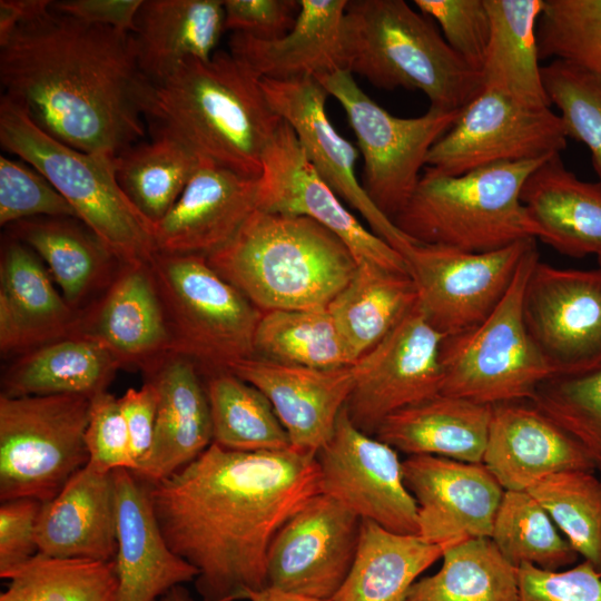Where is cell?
I'll list each match as a JSON object with an SVG mask.
<instances>
[{
	"mask_svg": "<svg viewBox=\"0 0 601 601\" xmlns=\"http://www.w3.org/2000/svg\"><path fill=\"white\" fill-rule=\"evenodd\" d=\"M40 257L7 234L0 260V352L17 357L72 337L79 313L59 293Z\"/></svg>",
	"mask_w": 601,
	"mask_h": 601,
	"instance_id": "cell-24",
	"label": "cell"
},
{
	"mask_svg": "<svg viewBox=\"0 0 601 601\" xmlns=\"http://www.w3.org/2000/svg\"><path fill=\"white\" fill-rule=\"evenodd\" d=\"M404 482L417 506V534L443 550L491 538L504 489L483 463L410 455Z\"/></svg>",
	"mask_w": 601,
	"mask_h": 601,
	"instance_id": "cell-20",
	"label": "cell"
},
{
	"mask_svg": "<svg viewBox=\"0 0 601 601\" xmlns=\"http://www.w3.org/2000/svg\"><path fill=\"white\" fill-rule=\"evenodd\" d=\"M117 497V601H160L198 571L167 544L155 518L149 484L132 471H114Z\"/></svg>",
	"mask_w": 601,
	"mask_h": 601,
	"instance_id": "cell-25",
	"label": "cell"
},
{
	"mask_svg": "<svg viewBox=\"0 0 601 601\" xmlns=\"http://www.w3.org/2000/svg\"><path fill=\"white\" fill-rule=\"evenodd\" d=\"M205 375L213 443L245 452L292 446L270 402L257 387L228 370Z\"/></svg>",
	"mask_w": 601,
	"mask_h": 601,
	"instance_id": "cell-40",
	"label": "cell"
},
{
	"mask_svg": "<svg viewBox=\"0 0 601 601\" xmlns=\"http://www.w3.org/2000/svg\"><path fill=\"white\" fill-rule=\"evenodd\" d=\"M142 0H58L51 8L81 21L132 32Z\"/></svg>",
	"mask_w": 601,
	"mask_h": 601,
	"instance_id": "cell-55",
	"label": "cell"
},
{
	"mask_svg": "<svg viewBox=\"0 0 601 601\" xmlns=\"http://www.w3.org/2000/svg\"><path fill=\"white\" fill-rule=\"evenodd\" d=\"M316 80L339 102L355 134L364 160V191L393 220L413 196L431 148L462 110L430 107L420 117H396L370 98L347 70Z\"/></svg>",
	"mask_w": 601,
	"mask_h": 601,
	"instance_id": "cell-11",
	"label": "cell"
},
{
	"mask_svg": "<svg viewBox=\"0 0 601 601\" xmlns=\"http://www.w3.org/2000/svg\"><path fill=\"white\" fill-rule=\"evenodd\" d=\"M493 406L439 393L388 415L374 436L410 455L482 463Z\"/></svg>",
	"mask_w": 601,
	"mask_h": 601,
	"instance_id": "cell-32",
	"label": "cell"
},
{
	"mask_svg": "<svg viewBox=\"0 0 601 601\" xmlns=\"http://www.w3.org/2000/svg\"><path fill=\"white\" fill-rule=\"evenodd\" d=\"M599 267H601V256L598 257Z\"/></svg>",
	"mask_w": 601,
	"mask_h": 601,
	"instance_id": "cell-59",
	"label": "cell"
},
{
	"mask_svg": "<svg viewBox=\"0 0 601 601\" xmlns=\"http://www.w3.org/2000/svg\"><path fill=\"white\" fill-rule=\"evenodd\" d=\"M534 238L487 253L413 243L405 259L418 305L430 325L445 337L471 329L502 300Z\"/></svg>",
	"mask_w": 601,
	"mask_h": 601,
	"instance_id": "cell-12",
	"label": "cell"
},
{
	"mask_svg": "<svg viewBox=\"0 0 601 601\" xmlns=\"http://www.w3.org/2000/svg\"><path fill=\"white\" fill-rule=\"evenodd\" d=\"M85 440L89 464L96 469L104 472L137 470L119 397L108 391L91 398Z\"/></svg>",
	"mask_w": 601,
	"mask_h": 601,
	"instance_id": "cell-50",
	"label": "cell"
},
{
	"mask_svg": "<svg viewBox=\"0 0 601 601\" xmlns=\"http://www.w3.org/2000/svg\"><path fill=\"white\" fill-rule=\"evenodd\" d=\"M485 4L491 36L481 70L484 88L528 107H550L536 35L544 0H485Z\"/></svg>",
	"mask_w": 601,
	"mask_h": 601,
	"instance_id": "cell-34",
	"label": "cell"
},
{
	"mask_svg": "<svg viewBox=\"0 0 601 601\" xmlns=\"http://www.w3.org/2000/svg\"><path fill=\"white\" fill-rule=\"evenodd\" d=\"M321 493L362 520L401 534H417V506L397 451L358 427L344 406L331 439L316 452Z\"/></svg>",
	"mask_w": 601,
	"mask_h": 601,
	"instance_id": "cell-15",
	"label": "cell"
},
{
	"mask_svg": "<svg viewBox=\"0 0 601 601\" xmlns=\"http://www.w3.org/2000/svg\"><path fill=\"white\" fill-rule=\"evenodd\" d=\"M39 552L56 558L112 561L117 554V497L114 471L89 463L50 501L37 523Z\"/></svg>",
	"mask_w": 601,
	"mask_h": 601,
	"instance_id": "cell-29",
	"label": "cell"
},
{
	"mask_svg": "<svg viewBox=\"0 0 601 601\" xmlns=\"http://www.w3.org/2000/svg\"><path fill=\"white\" fill-rule=\"evenodd\" d=\"M175 354L201 374L254 356L263 312L209 265L204 255L156 252L148 263Z\"/></svg>",
	"mask_w": 601,
	"mask_h": 601,
	"instance_id": "cell-8",
	"label": "cell"
},
{
	"mask_svg": "<svg viewBox=\"0 0 601 601\" xmlns=\"http://www.w3.org/2000/svg\"><path fill=\"white\" fill-rule=\"evenodd\" d=\"M225 31L221 0H142L131 37L140 70L154 82L184 60H209Z\"/></svg>",
	"mask_w": 601,
	"mask_h": 601,
	"instance_id": "cell-33",
	"label": "cell"
},
{
	"mask_svg": "<svg viewBox=\"0 0 601 601\" xmlns=\"http://www.w3.org/2000/svg\"><path fill=\"white\" fill-rule=\"evenodd\" d=\"M149 491L167 544L198 571L201 601H240L267 588L269 546L321 493V476L309 451L245 452L211 443Z\"/></svg>",
	"mask_w": 601,
	"mask_h": 601,
	"instance_id": "cell-1",
	"label": "cell"
},
{
	"mask_svg": "<svg viewBox=\"0 0 601 601\" xmlns=\"http://www.w3.org/2000/svg\"><path fill=\"white\" fill-rule=\"evenodd\" d=\"M72 337L101 344L121 368L144 375L173 354L148 264L122 265L109 287L79 312Z\"/></svg>",
	"mask_w": 601,
	"mask_h": 601,
	"instance_id": "cell-21",
	"label": "cell"
},
{
	"mask_svg": "<svg viewBox=\"0 0 601 601\" xmlns=\"http://www.w3.org/2000/svg\"><path fill=\"white\" fill-rule=\"evenodd\" d=\"M348 0H299L293 28L275 40L233 32L229 52L259 78L318 79L345 69L343 26Z\"/></svg>",
	"mask_w": 601,
	"mask_h": 601,
	"instance_id": "cell-28",
	"label": "cell"
},
{
	"mask_svg": "<svg viewBox=\"0 0 601 601\" xmlns=\"http://www.w3.org/2000/svg\"><path fill=\"white\" fill-rule=\"evenodd\" d=\"M248 601H321L315 599H308L290 593L279 591L274 588H265L258 592L253 593Z\"/></svg>",
	"mask_w": 601,
	"mask_h": 601,
	"instance_id": "cell-57",
	"label": "cell"
},
{
	"mask_svg": "<svg viewBox=\"0 0 601 601\" xmlns=\"http://www.w3.org/2000/svg\"><path fill=\"white\" fill-rule=\"evenodd\" d=\"M206 257L263 313L325 308L358 265L345 243L314 219L258 208Z\"/></svg>",
	"mask_w": 601,
	"mask_h": 601,
	"instance_id": "cell-4",
	"label": "cell"
},
{
	"mask_svg": "<svg viewBox=\"0 0 601 601\" xmlns=\"http://www.w3.org/2000/svg\"><path fill=\"white\" fill-rule=\"evenodd\" d=\"M225 28L260 40H275L294 26L299 0H224Z\"/></svg>",
	"mask_w": 601,
	"mask_h": 601,
	"instance_id": "cell-53",
	"label": "cell"
},
{
	"mask_svg": "<svg viewBox=\"0 0 601 601\" xmlns=\"http://www.w3.org/2000/svg\"><path fill=\"white\" fill-rule=\"evenodd\" d=\"M523 316L553 377L601 366V267L559 268L539 259L524 289Z\"/></svg>",
	"mask_w": 601,
	"mask_h": 601,
	"instance_id": "cell-14",
	"label": "cell"
},
{
	"mask_svg": "<svg viewBox=\"0 0 601 601\" xmlns=\"http://www.w3.org/2000/svg\"><path fill=\"white\" fill-rule=\"evenodd\" d=\"M551 104L560 110L568 138L584 144L601 183V79L560 59L542 67Z\"/></svg>",
	"mask_w": 601,
	"mask_h": 601,
	"instance_id": "cell-47",
	"label": "cell"
},
{
	"mask_svg": "<svg viewBox=\"0 0 601 601\" xmlns=\"http://www.w3.org/2000/svg\"><path fill=\"white\" fill-rule=\"evenodd\" d=\"M535 245L524 255L499 305L479 325L443 339L441 393L485 405L531 402L552 370L533 343L523 316V295Z\"/></svg>",
	"mask_w": 601,
	"mask_h": 601,
	"instance_id": "cell-9",
	"label": "cell"
},
{
	"mask_svg": "<svg viewBox=\"0 0 601 601\" xmlns=\"http://www.w3.org/2000/svg\"><path fill=\"white\" fill-rule=\"evenodd\" d=\"M120 368L101 344L68 337L14 357L2 371L0 395L70 394L92 398L107 391Z\"/></svg>",
	"mask_w": 601,
	"mask_h": 601,
	"instance_id": "cell-35",
	"label": "cell"
},
{
	"mask_svg": "<svg viewBox=\"0 0 601 601\" xmlns=\"http://www.w3.org/2000/svg\"><path fill=\"white\" fill-rule=\"evenodd\" d=\"M6 230L46 263L65 300L78 313L109 287L124 265L77 217L27 218Z\"/></svg>",
	"mask_w": 601,
	"mask_h": 601,
	"instance_id": "cell-31",
	"label": "cell"
},
{
	"mask_svg": "<svg viewBox=\"0 0 601 601\" xmlns=\"http://www.w3.org/2000/svg\"><path fill=\"white\" fill-rule=\"evenodd\" d=\"M548 158L491 165L460 176L425 166L413 196L393 221L413 243L467 253L534 238L521 190Z\"/></svg>",
	"mask_w": 601,
	"mask_h": 601,
	"instance_id": "cell-6",
	"label": "cell"
},
{
	"mask_svg": "<svg viewBox=\"0 0 601 601\" xmlns=\"http://www.w3.org/2000/svg\"><path fill=\"white\" fill-rule=\"evenodd\" d=\"M519 601H601V574L587 561L550 571L518 566Z\"/></svg>",
	"mask_w": 601,
	"mask_h": 601,
	"instance_id": "cell-51",
	"label": "cell"
},
{
	"mask_svg": "<svg viewBox=\"0 0 601 601\" xmlns=\"http://www.w3.org/2000/svg\"><path fill=\"white\" fill-rule=\"evenodd\" d=\"M442 565L417 579L405 601H519L518 568L491 538H475L443 550Z\"/></svg>",
	"mask_w": 601,
	"mask_h": 601,
	"instance_id": "cell-38",
	"label": "cell"
},
{
	"mask_svg": "<svg viewBox=\"0 0 601 601\" xmlns=\"http://www.w3.org/2000/svg\"><path fill=\"white\" fill-rule=\"evenodd\" d=\"M418 299L411 274L358 264L326 307L354 361L381 343Z\"/></svg>",
	"mask_w": 601,
	"mask_h": 601,
	"instance_id": "cell-37",
	"label": "cell"
},
{
	"mask_svg": "<svg viewBox=\"0 0 601 601\" xmlns=\"http://www.w3.org/2000/svg\"><path fill=\"white\" fill-rule=\"evenodd\" d=\"M559 114L521 105L484 88L433 145L426 166L451 175L504 162L546 158L566 147Z\"/></svg>",
	"mask_w": 601,
	"mask_h": 601,
	"instance_id": "cell-13",
	"label": "cell"
},
{
	"mask_svg": "<svg viewBox=\"0 0 601 601\" xmlns=\"http://www.w3.org/2000/svg\"><path fill=\"white\" fill-rule=\"evenodd\" d=\"M482 463L511 491H528L558 472L594 471L579 444L531 402L493 406Z\"/></svg>",
	"mask_w": 601,
	"mask_h": 601,
	"instance_id": "cell-26",
	"label": "cell"
},
{
	"mask_svg": "<svg viewBox=\"0 0 601 601\" xmlns=\"http://www.w3.org/2000/svg\"><path fill=\"white\" fill-rule=\"evenodd\" d=\"M254 356L323 370L356 362L326 307L264 312L254 336Z\"/></svg>",
	"mask_w": 601,
	"mask_h": 601,
	"instance_id": "cell-41",
	"label": "cell"
},
{
	"mask_svg": "<svg viewBox=\"0 0 601 601\" xmlns=\"http://www.w3.org/2000/svg\"><path fill=\"white\" fill-rule=\"evenodd\" d=\"M440 332L418 302L400 324L361 357L362 370L345 407L353 424L374 435L391 414L420 403L442 388Z\"/></svg>",
	"mask_w": 601,
	"mask_h": 601,
	"instance_id": "cell-18",
	"label": "cell"
},
{
	"mask_svg": "<svg viewBox=\"0 0 601 601\" xmlns=\"http://www.w3.org/2000/svg\"><path fill=\"white\" fill-rule=\"evenodd\" d=\"M343 39L347 71L377 88L420 90L431 108L462 110L484 89L482 73L404 0H348Z\"/></svg>",
	"mask_w": 601,
	"mask_h": 601,
	"instance_id": "cell-5",
	"label": "cell"
},
{
	"mask_svg": "<svg viewBox=\"0 0 601 601\" xmlns=\"http://www.w3.org/2000/svg\"><path fill=\"white\" fill-rule=\"evenodd\" d=\"M413 2L421 13L439 23L449 46L470 67L481 72L491 36V19L485 0Z\"/></svg>",
	"mask_w": 601,
	"mask_h": 601,
	"instance_id": "cell-49",
	"label": "cell"
},
{
	"mask_svg": "<svg viewBox=\"0 0 601 601\" xmlns=\"http://www.w3.org/2000/svg\"><path fill=\"white\" fill-rule=\"evenodd\" d=\"M521 201L534 238L570 257L601 256V183L579 179L560 154L528 177Z\"/></svg>",
	"mask_w": 601,
	"mask_h": 601,
	"instance_id": "cell-30",
	"label": "cell"
},
{
	"mask_svg": "<svg viewBox=\"0 0 601 601\" xmlns=\"http://www.w3.org/2000/svg\"><path fill=\"white\" fill-rule=\"evenodd\" d=\"M361 370V359L348 366L323 370L255 356L228 368L268 398L293 447L315 454L331 439Z\"/></svg>",
	"mask_w": 601,
	"mask_h": 601,
	"instance_id": "cell-22",
	"label": "cell"
},
{
	"mask_svg": "<svg viewBox=\"0 0 601 601\" xmlns=\"http://www.w3.org/2000/svg\"><path fill=\"white\" fill-rule=\"evenodd\" d=\"M160 601H194L189 591L183 585H176L169 590Z\"/></svg>",
	"mask_w": 601,
	"mask_h": 601,
	"instance_id": "cell-58",
	"label": "cell"
},
{
	"mask_svg": "<svg viewBox=\"0 0 601 601\" xmlns=\"http://www.w3.org/2000/svg\"><path fill=\"white\" fill-rule=\"evenodd\" d=\"M42 502L16 499L0 505V578L8 579L38 552L37 523Z\"/></svg>",
	"mask_w": 601,
	"mask_h": 601,
	"instance_id": "cell-52",
	"label": "cell"
},
{
	"mask_svg": "<svg viewBox=\"0 0 601 601\" xmlns=\"http://www.w3.org/2000/svg\"><path fill=\"white\" fill-rule=\"evenodd\" d=\"M144 376L156 391L157 414L150 452L134 473L156 484L213 443V422L205 382L191 359L173 353Z\"/></svg>",
	"mask_w": 601,
	"mask_h": 601,
	"instance_id": "cell-27",
	"label": "cell"
},
{
	"mask_svg": "<svg viewBox=\"0 0 601 601\" xmlns=\"http://www.w3.org/2000/svg\"><path fill=\"white\" fill-rule=\"evenodd\" d=\"M262 162L258 209L314 219L345 243L357 264L411 274L405 257L364 227L321 178L296 134L283 119Z\"/></svg>",
	"mask_w": 601,
	"mask_h": 601,
	"instance_id": "cell-16",
	"label": "cell"
},
{
	"mask_svg": "<svg viewBox=\"0 0 601 601\" xmlns=\"http://www.w3.org/2000/svg\"><path fill=\"white\" fill-rule=\"evenodd\" d=\"M491 540L516 568L526 563L556 571L569 568L580 558L529 491H504Z\"/></svg>",
	"mask_w": 601,
	"mask_h": 601,
	"instance_id": "cell-43",
	"label": "cell"
},
{
	"mask_svg": "<svg viewBox=\"0 0 601 601\" xmlns=\"http://www.w3.org/2000/svg\"><path fill=\"white\" fill-rule=\"evenodd\" d=\"M540 58L570 62L601 79V0H544Z\"/></svg>",
	"mask_w": 601,
	"mask_h": 601,
	"instance_id": "cell-46",
	"label": "cell"
},
{
	"mask_svg": "<svg viewBox=\"0 0 601 601\" xmlns=\"http://www.w3.org/2000/svg\"><path fill=\"white\" fill-rule=\"evenodd\" d=\"M91 398L0 395V501L52 500L90 460Z\"/></svg>",
	"mask_w": 601,
	"mask_h": 601,
	"instance_id": "cell-10",
	"label": "cell"
},
{
	"mask_svg": "<svg viewBox=\"0 0 601 601\" xmlns=\"http://www.w3.org/2000/svg\"><path fill=\"white\" fill-rule=\"evenodd\" d=\"M119 404L128 430L131 453L138 470L147 459L152 445L157 394L154 386L145 381L140 388H128L119 397Z\"/></svg>",
	"mask_w": 601,
	"mask_h": 601,
	"instance_id": "cell-54",
	"label": "cell"
},
{
	"mask_svg": "<svg viewBox=\"0 0 601 601\" xmlns=\"http://www.w3.org/2000/svg\"><path fill=\"white\" fill-rule=\"evenodd\" d=\"M142 111L152 135L168 136L198 160L259 178L263 155L282 118L259 78L229 51L188 59L146 88Z\"/></svg>",
	"mask_w": 601,
	"mask_h": 601,
	"instance_id": "cell-3",
	"label": "cell"
},
{
	"mask_svg": "<svg viewBox=\"0 0 601 601\" xmlns=\"http://www.w3.org/2000/svg\"><path fill=\"white\" fill-rule=\"evenodd\" d=\"M0 83L2 96L73 149L116 157L146 135L148 80L130 32L50 6L0 45Z\"/></svg>",
	"mask_w": 601,
	"mask_h": 601,
	"instance_id": "cell-2",
	"label": "cell"
},
{
	"mask_svg": "<svg viewBox=\"0 0 601 601\" xmlns=\"http://www.w3.org/2000/svg\"><path fill=\"white\" fill-rule=\"evenodd\" d=\"M531 403L579 444L601 480V366L546 380Z\"/></svg>",
	"mask_w": 601,
	"mask_h": 601,
	"instance_id": "cell-45",
	"label": "cell"
},
{
	"mask_svg": "<svg viewBox=\"0 0 601 601\" xmlns=\"http://www.w3.org/2000/svg\"><path fill=\"white\" fill-rule=\"evenodd\" d=\"M258 178L200 161L184 191L152 229L156 252L207 256L257 208Z\"/></svg>",
	"mask_w": 601,
	"mask_h": 601,
	"instance_id": "cell-23",
	"label": "cell"
},
{
	"mask_svg": "<svg viewBox=\"0 0 601 601\" xmlns=\"http://www.w3.org/2000/svg\"><path fill=\"white\" fill-rule=\"evenodd\" d=\"M262 87L270 107L296 134L321 178L364 218L377 237L404 256L413 242L364 191L355 170L358 149L332 125L326 112L329 95L324 87L313 77L283 81L262 79Z\"/></svg>",
	"mask_w": 601,
	"mask_h": 601,
	"instance_id": "cell-19",
	"label": "cell"
},
{
	"mask_svg": "<svg viewBox=\"0 0 601 601\" xmlns=\"http://www.w3.org/2000/svg\"><path fill=\"white\" fill-rule=\"evenodd\" d=\"M0 601H117L116 561L38 552L9 578Z\"/></svg>",
	"mask_w": 601,
	"mask_h": 601,
	"instance_id": "cell-42",
	"label": "cell"
},
{
	"mask_svg": "<svg viewBox=\"0 0 601 601\" xmlns=\"http://www.w3.org/2000/svg\"><path fill=\"white\" fill-rule=\"evenodd\" d=\"M77 217L55 186L26 161L0 157V225L41 217ZM78 218V217H77Z\"/></svg>",
	"mask_w": 601,
	"mask_h": 601,
	"instance_id": "cell-48",
	"label": "cell"
},
{
	"mask_svg": "<svg viewBox=\"0 0 601 601\" xmlns=\"http://www.w3.org/2000/svg\"><path fill=\"white\" fill-rule=\"evenodd\" d=\"M443 549L418 534H401L362 520L352 568L331 601H405L418 577Z\"/></svg>",
	"mask_w": 601,
	"mask_h": 601,
	"instance_id": "cell-36",
	"label": "cell"
},
{
	"mask_svg": "<svg viewBox=\"0 0 601 601\" xmlns=\"http://www.w3.org/2000/svg\"><path fill=\"white\" fill-rule=\"evenodd\" d=\"M0 144L39 170L121 264L149 263L156 253L152 226L119 187L115 157L83 152L56 140L2 95Z\"/></svg>",
	"mask_w": 601,
	"mask_h": 601,
	"instance_id": "cell-7",
	"label": "cell"
},
{
	"mask_svg": "<svg viewBox=\"0 0 601 601\" xmlns=\"http://www.w3.org/2000/svg\"><path fill=\"white\" fill-rule=\"evenodd\" d=\"M362 519L318 493L276 533L267 555V587L331 601L354 562Z\"/></svg>",
	"mask_w": 601,
	"mask_h": 601,
	"instance_id": "cell-17",
	"label": "cell"
},
{
	"mask_svg": "<svg viewBox=\"0 0 601 601\" xmlns=\"http://www.w3.org/2000/svg\"><path fill=\"white\" fill-rule=\"evenodd\" d=\"M188 149L165 135L138 141L115 157V175L122 193L152 226L175 205L198 167Z\"/></svg>",
	"mask_w": 601,
	"mask_h": 601,
	"instance_id": "cell-39",
	"label": "cell"
},
{
	"mask_svg": "<svg viewBox=\"0 0 601 601\" xmlns=\"http://www.w3.org/2000/svg\"><path fill=\"white\" fill-rule=\"evenodd\" d=\"M574 551L601 574V480L594 471L553 473L528 490Z\"/></svg>",
	"mask_w": 601,
	"mask_h": 601,
	"instance_id": "cell-44",
	"label": "cell"
},
{
	"mask_svg": "<svg viewBox=\"0 0 601 601\" xmlns=\"http://www.w3.org/2000/svg\"><path fill=\"white\" fill-rule=\"evenodd\" d=\"M50 3V0H1L0 45L8 40L20 23L48 9Z\"/></svg>",
	"mask_w": 601,
	"mask_h": 601,
	"instance_id": "cell-56",
	"label": "cell"
}]
</instances>
